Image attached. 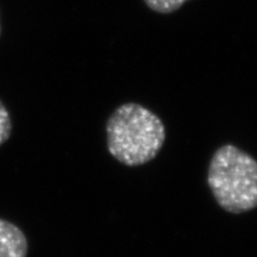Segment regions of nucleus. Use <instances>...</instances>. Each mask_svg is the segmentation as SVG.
<instances>
[{
    "label": "nucleus",
    "instance_id": "obj_4",
    "mask_svg": "<svg viewBox=\"0 0 257 257\" xmlns=\"http://www.w3.org/2000/svg\"><path fill=\"white\" fill-rule=\"evenodd\" d=\"M188 0H144L148 8L157 14L168 15L178 11Z\"/></svg>",
    "mask_w": 257,
    "mask_h": 257
},
{
    "label": "nucleus",
    "instance_id": "obj_1",
    "mask_svg": "<svg viewBox=\"0 0 257 257\" xmlns=\"http://www.w3.org/2000/svg\"><path fill=\"white\" fill-rule=\"evenodd\" d=\"M108 153L127 167L155 159L166 141V127L159 115L136 102L113 111L106 123Z\"/></svg>",
    "mask_w": 257,
    "mask_h": 257
},
{
    "label": "nucleus",
    "instance_id": "obj_3",
    "mask_svg": "<svg viewBox=\"0 0 257 257\" xmlns=\"http://www.w3.org/2000/svg\"><path fill=\"white\" fill-rule=\"evenodd\" d=\"M28 240L23 231L5 219H0V257H27Z\"/></svg>",
    "mask_w": 257,
    "mask_h": 257
},
{
    "label": "nucleus",
    "instance_id": "obj_5",
    "mask_svg": "<svg viewBox=\"0 0 257 257\" xmlns=\"http://www.w3.org/2000/svg\"><path fill=\"white\" fill-rule=\"evenodd\" d=\"M12 133V120L4 102L0 100V147L9 140Z\"/></svg>",
    "mask_w": 257,
    "mask_h": 257
},
{
    "label": "nucleus",
    "instance_id": "obj_2",
    "mask_svg": "<svg viewBox=\"0 0 257 257\" xmlns=\"http://www.w3.org/2000/svg\"><path fill=\"white\" fill-rule=\"evenodd\" d=\"M207 184L226 212L239 214L257 207V161L239 148L226 144L213 154Z\"/></svg>",
    "mask_w": 257,
    "mask_h": 257
},
{
    "label": "nucleus",
    "instance_id": "obj_6",
    "mask_svg": "<svg viewBox=\"0 0 257 257\" xmlns=\"http://www.w3.org/2000/svg\"><path fill=\"white\" fill-rule=\"evenodd\" d=\"M0 35H2V21H0Z\"/></svg>",
    "mask_w": 257,
    "mask_h": 257
}]
</instances>
